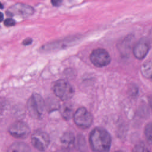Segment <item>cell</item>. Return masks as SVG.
Here are the masks:
<instances>
[{"label": "cell", "instance_id": "6da1fadb", "mask_svg": "<svg viewBox=\"0 0 152 152\" xmlns=\"http://www.w3.org/2000/svg\"><path fill=\"white\" fill-rule=\"evenodd\" d=\"M111 141L110 135L104 128H95L90 134L89 142L94 152H108Z\"/></svg>", "mask_w": 152, "mask_h": 152}, {"label": "cell", "instance_id": "7a4b0ae2", "mask_svg": "<svg viewBox=\"0 0 152 152\" xmlns=\"http://www.w3.org/2000/svg\"><path fill=\"white\" fill-rule=\"evenodd\" d=\"M45 102L41 96L37 93H33L28 99L27 103V110L30 115L35 119L42 117L45 110Z\"/></svg>", "mask_w": 152, "mask_h": 152}, {"label": "cell", "instance_id": "3957f363", "mask_svg": "<svg viewBox=\"0 0 152 152\" xmlns=\"http://www.w3.org/2000/svg\"><path fill=\"white\" fill-rule=\"evenodd\" d=\"M53 90L55 94L62 100H68L71 99L74 93L72 86L64 80L56 81L53 85Z\"/></svg>", "mask_w": 152, "mask_h": 152}, {"label": "cell", "instance_id": "277c9868", "mask_svg": "<svg viewBox=\"0 0 152 152\" xmlns=\"http://www.w3.org/2000/svg\"><path fill=\"white\" fill-rule=\"evenodd\" d=\"M75 124L82 129L89 128L93 122L92 115L84 107H79L73 115Z\"/></svg>", "mask_w": 152, "mask_h": 152}, {"label": "cell", "instance_id": "5b68a950", "mask_svg": "<svg viewBox=\"0 0 152 152\" xmlns=\"http://www.w3.org/2000/svg\"><path fill=\"white\" fill-rule=\"evenodd\" d=\"M92 64L96 67L107 66L111 61L109 53L104 49L97 48L92 51L90 56Z\"/></svg>", "mask_w": 152, "mask_h": 152}, {"label": "cell", "instance_id": "8992f818", "mask_svg": "<svg viewBox=\"0 0 152 152\" xmlns=\"http://www.w3.org/2000/svg\"><path fill=\"white\" fill-rule=\"evenodd\" d=\"M32 145L38 150L45 151L50 143V138L48 134L43 131L36 130L31 136Z\"/></svg>", "mask_w": 152, "mask_h": 152}, {"label": "cell", "instance_id": "52a82bcc", "mask_svg": "<svg viewBox=\"0 0 152 152\" xmlns=\"http://www.w3.org/2000/svg\"><path fill=\"white\" fill-rule=\"evenodd\" d=\"M34 8L31 6L18 2L11 6L7 11V14L11 17L17 15L23 18H27L31 15L34 13Z\"/></svg>", "mask_w": 152, "mask_h": 152}, {"label": "cell", "instance_id": "ba28073f", "mask_svg": "<svg viewBox=\"0 0 152 152\" xmlns=\"http://www.w3.org/2000/svg\"><path fill=\"white\" fill-rule=\"evenodd\" d=\"M10 134L16 138H26L30 132V129L27 124L23 121H18L12 123L9 127Z\"/></svg>", "mask_w": 152, "mask_h": 152}, {"label": "cell", "instance_id": "9c48e42d", "mask_svg": "<svg viewBox=\"0 0 152 152\" xmlns=\"http://www.w3.org/2000/svg\"><path fill=\"white\" fill-rule=\"evenodd\" d=\"M150 49L148 44L144 41H140L135 44L133 48V53L138 59H144Z\"/></svg>", "mask_w": 152, "mask_h": 152}, {"label": "cell", "instance_id": "30bf717a", "mask_svg": "<svg viewBox=\"0 0 152 152\" xmlns=\"http://www.w3.org/2000/svg\"><path fill=\"white\" fill-rule=\"evenodd\" d=\"M7 152H31V149L25 142H15L10 146Z\"/></svg>", "mask_w": 152, "mask_h": 152}, {"label": "cell", "instance_id": "8fae6325", "mask_svg": "<svg viewBox=\"0 0 152 152\" xmlns=\"http://www.w3.org/2000/svg\"><path fill=\"white\" fill-rule=\"evenodd\" d=\"M75 138L74 134L71 132H66L61 137V142L66 148H71L74 142Z\"/></svg>", "mask_w": 152, "mask_h": 152}, {"label": "cell", "instance_id": "7c38bea8", "mask_svg": "<svg viewBox=\"0 0 152 152\" xmlns=\"http://www.w3.org/2000/svg\"><path fill=\"white\" fill-rule=\"evenodd\" d=\"M141 72L144 77L152 79V62L146 61L141 67Z\"/></svg>", "mask_w": 152, "mask_h": 152}, {"label": "cell", "instance_id": "4fadbf2b", "mask_svg": "<svg viewBox=\"0 0 152 152\" xmlns=\"http://www.w3.org/2000/svg\"><path fill=\"white\" fill-rule=\"evenodd\" d=\"M61 115L66 120L69 119L72 115V109L70 104H64L61 109Z\"/></svg>", "mask_w": 152, "mask_h": 152}, {"label": "cell", "instance_id": "5bb4252c", "mask_svg": "<svg viewBox=\"0 0 152 152\" xmlns=\"http://www.w3.org/2000/svg\"><path fill=\"white\" fill-rule=\"evenodd\" d=\"M144 134L147 141L152 143V122L146 125L144 129Z\"/></svg>", "mask_w": 152, "mask_h": 152}, {"label": "cell", "instance_id": "9a60e30c", "mask_svg": "<svg viewBox=\"0 0 152 152\" xmlns=\"http://www.w3.org/2000/svg\"><path fill=\"white\" fill-rule=\"evenodd\" d=\"M133 152H150L148 148L143 144H138L135 146Z\"/></svg>", "mask_w": 152, "mask_h": 152}, {"label": "cell", "instance_id": "2e32d148", "mask_svg": "<svg viewBox=\"0 0 152 152\" xmlns=\"http://www.w3.org/2000/svg\"><path fill=\"white\" fill-rule=\"evenodd\" d=\"M15 24V21L11 18H8L4 21V25L7 27H10Z\"/></svg>", "mask_w": 152, "mask_h": 152}, {"label": "cell", "instance_id": "e0dca14e", "mask_svg": "<svg viewBox=\"0 0 152 152\" xmlns=\"http://www.w3.org/2000/svg\"><path fill=\"white\" fill-rule=\"evenodd\" d=\"M31 42H32V39L31 38H27L23 41L22 44L23 45H30Z\"/></svg>", "mask_w": 152, "mask_h": 152}, {"label": "cell", "instance_id": "ac0fdd59", "mask_svg": "<svg viewBox=\"0 0 152 152\" xmlns=\"http://www.w3.org/2000/svg\"><path fill=\"white\" fill-rule=\"evenodd\" d=\"M51 2L53 4V5H54V6H59L61 4L62 1H52Z\"/></svg>", "mask_w": 152, "mask_h": 152}, {"label": "cell", "instance_id": "d6986e66", "mask_svg": "<svg viewBox=\"0 0 152 152\" xmlns=\"http://www.w3.org/2000/svg\"><path fill=\"white\" fill-rule=\"evenodd\" d=\"M148 103H149L150 107L152 109V96H150L148 97Z\"/></svg>", "mask_w": 152, "mask_h": 152}, {"label": "cell", "instance_id": "ffe728a7", "mask_svg": "<svg viewBox=\"0 0 152 152\" xmlns=\"http://www.w3.org/2000/svg\"><path fill=\"white\" fill-rule=\"evenodd\" d=\"M2 20H3V14H2V13H1V21H2Z\"/></svg>", "mask_w": 152, "mask_h": 152}, {"label": "cell", "instance_id": "44dd1931", "mask_svg": "<svg viewBox=\"0 0 152 152\" xmlns=\"http://www.w3.org/2000/svg\"><path fill=\"white\" fill-rule=\"evenodd\" d=\"M116 152H122V151H116Z\"/></svg>", "mask_w": 152, "mask_h": 152}, {"label": "cell", "instance_id": "7402d4cb", "mask_svg": "<svg viewBox=\"0 0 152 152\" xmlns=\"http://www.w3.org/2000/svg\"><path fill=\"white\" fill-rule=\"evenodd\" d=\"M151 80H152V79H151Z\"/></svg>", "mask_w": 152, "mask_h": 152}]
</instances>
